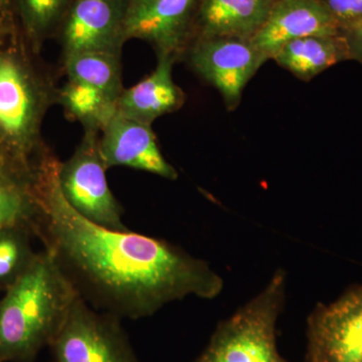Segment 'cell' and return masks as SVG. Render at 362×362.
Returning <instances> with one entry per match:
<instances>
[{"label": "cell", "instance_id": "cell-1", "mask_svg": "<svg viewBox=\"0 0 362 362\" xmlns=\"http://www.w3.org/2000/svg\"><path fill=\"white\" fill-rule=\"evenodd\" d=\"M59 162L45 151L33 168L32 230L78 297L119 318L152 316L171 302L214 299L223 280L204 259L166 240L92 223L66 202Z\"/></svg>", "mask_w": 362, "mask_h": 362}, {"label": "cell", "instance_id": "cell-7", "mask_svg": "<svg viewBox=\"0 0 362 362\" xmlns=\"http://www.w3.org/2000/svg\"><path fill=\"white\" fill-rule=\"evenodd\" d=\"M306 335L307 362H362V285L316 305Z\"/></svg>", "mask_w": 362, "mask_h": 362}, {"label": "cell", "instance_id": "cell-25", "mask_svg": "<svg viewBox=\"0 0 362 362\" xmlns=\"http://www.w3.org/2000/svg\"><path fill=\"white\" fill-rule=\"evenodd\" d=\"M11 37H13V35L7 32L4 26L0 23V49L6 44V40L11 39Z\"/></svg>", "mask_w": 362, "mask_h": 362}, {"label": "cell", "instance_id": "cell-22", "mask_svg": "<svg viewBox=\"0 0 362 362\" xmlns=\"http://www.w3.org/2000/svg\"><path fill=\"white\" fill-rule=\"evenodd\" d=\"M33 173L21 165L0 145V181H32Z\"/></svg>", "mask_w": 362, "mask_h": 362}, {"label": "cell", "instance_id": "cell-17", "mask_svg": "<svg viewBox=\"0 0 362 362\" xmlns=\"http://www.w3.org/2000/svg\"><path fill=\"white\" fill-rule=\"evenodd\" d=\"M69 80L101 90L118 102L124 88L120 52H86L64 59Z\"/></svg>", "mask_w": 362, "mask_h": 362}, {"label": "cell", "instance_id": "cell-19", "mask_svg": "<svg viewBox=\"0 0 362 362\" xmlns=\"http://www.w3.org/2000/svg\"><path fill=\"white\" fill-rule=\"evenodd\" d=\"M32 228L25 225L0 228V291L6 292L30 268L37 258L30 238Z\"/></svg>", "mask_w": 362, "mask_h": 362}, {"label": "cell", "instance_id": "cell-16", "mask_svg": "<svg viewBox=\"0 0 362 362\" xmlns=\"http://www.w3.org/2000/svg\"><path fill=\"white\" fill-rule=\"evenodd\" d=\"M74 0H13L16 32L30 52L56 37Z\"/></svg>", "mask_w": 362, "mask_h": 362}, {"label": "cell", "instance_id": "cell-9", "mask_svg": "<svg viewBox=\"0 0 362 362\" xmlns=\"http://www.w3.org/2000/svg\"><path fill=\"white\" fill-rule=\"evenodd\" d=\"M201 0H129L125 20L126 40L148 42L157 56L175 59L194 39L195 14Z\"/></svg>", "mask_w": 362, "mask_h": 362}, {"label": "cell", "instance_id": "cell-15", "mask_svg": "<svg viewBox=\"0 0 362 362\" xmlns=\"http://www.w3.org/2000/svg\"><path fill=\"white\" fill-rule=\"evenodd\" d=\"M272 59L299 80L308 82L330 66L349 59V54L342 35H313L288 42Z\"/></svg>", "mask_w": 362, "mask_h": 362}, {"label": "cell", "instance_id": "cell-23", "mask_svg": "<svg viewBox=\"0 0 362 362\" xmlns=\"http://www.w3.org/2000/svg\"><path fill=\"white\" fill-rule=\"evenodd\" d=\"M341 35L346 42L349 59L362 63V20L345 28Z\"/></svg>", "mask_w": 362, "mask_h": 362}, {"label": "cell", "instance_id": "cell-3", "mask_svg": "<svg viewBox=\"0 0 362 362\" xmlns=\"http://www.w3.org/2000/svg\"><path fill=\"white\" fill-rule=\"evenodd\" d=\"M25 47L13 37L0 49V145L33 173L45 153L42 120L58 90L33 65Z\"/></svg>", "mask_w": 362, "mask_h": 362}, {"label": "cell", "instance_id": "cell-11", "mask_svg": "<svg viewBox=\"0 0 362 362\" xmlns=\"http://www.w3.org/2000/svg\"><path fill=\"white\" fill-rule=\"evenodd\" d=\"M99 148L107 169L126 166L176 180L178 173L162 154L151 125L116 113L100 132Z\"/></svg>", "mask_w": 362, "mask_h": 362}, {"label": "cell", "instance_id": "cell-21", "mask_svg": "<svg viewBox=\"0 0 362 362\" xmlns=\"http://www.w3.org/2000/svg\"><path fill=\"white\" fill-rule=\"evenodd\" d=\"M340 30L362 20V0H320Z\"/></svg>", "mask_w": 362, "mask_h": 362}, {"label": "cell", "instance_id": "cell-2", "mask_svg": "<svg viewBox=\"0 0 362 362\" xmlns=\"http://www.w3.org/2000/svg\"><path fill=\"white\" fill-rule=\"evenodd\" d=\"M78 295L47 251L0 300V362H37Z\"/></svg>", "mask_w": 362, "mask_h": 362}, {"label": "cell", "instance_id": "cell-5", "mask_svg": "<svg viewBox=\"0 0 362 362\" xmlns=\"http://www.w3.org/2000/svg\"><path fill=\"white\" fill-rule=\"evenodd\" d=\"M73 156L59 162V182L66 202L92 223L115 230H128L123 207L117 201L106 177L100 153L99 131L84 129Z\"/></svg>", "mask_w": 362, "mask_h": 362}, {"label": "cell", "instance_id": "cell-20", "mask_svg": "<svg viewBox=\"0 0 362 362\" xmlns=\"http://www.w3.org/2000/svg\"><path fill=\"white\" fill-rule=\"evenodd\" d=\"M35 214L32 181H0V228L18 225L32 228Z\"/></svg>", "mask_w": 362, "mask_h": 362}, {"label": "cell", "instance_id": "cell-24", "mask_svg": "<svg viewBox=\"0 0 362 362\" xmlns=\"http://www.w3.org/2000/svg\"><path fill=\"white\" fill-rule=\"evenodd\" d=\"M0 23L13 37L18 35L13 11V0H0Z\"/></svg>", "mask_w": 362, "mask_h": 362}, {"label": "cell", "instance_id": "cell-8", "mask_svg": "<svg viewBox=\"0 0 362 362\" xmlns=\"http://www.w3.org/2000/svg\"><path fill=\"white\" fill-rule=\"evenodd\" d=\"M187 52L194 70L221 93L230 111L239 106L245 87L268 61L251 40L233 37L195 39Z\"/></svg>", "mask_w": 362, "mask_h": 362}, {"label": "cell", "instance_id": "cell-13", "mask_svg": "<svg viewBox=\"0 0 362 362\" xmlns=\"http://www.w3.org/2000/svg\"><path fill=\"white\" fill-rule=\"evenodd\" d=\"M276 0H201L194 39L252 40L268 18Z\"/></svg>", "mask_w": 362, "mask_h": 362}, {"label": "cell", "instance_id": "cell-12", "mask_svg": "<svg viewBox=\"0 0 362 362\" xmlns=\"http://www.w3.org/2000/svg\"><path fill=\"white\" fill-rule=\"evenodd\" d=\"M340 35L339 25L320 0H276L265 23L251 40L267 59H272L292 40Z\"/></svg>", "mask_w": 362, "mask_h": 362}, {"label": "cell", "instance_id": "cell-14", "mask_svg": "<svg viewBox=\"0 0 362 362\" xmlns=\"http://www.w3.org/2000/svg\"><path fill=\"white\" fill-rule=\"evenodd\" d=\"M156 68L141 82L124 89L117 102V113L133 120L149 124L159 117L180 110L185 94L173 81V66L176 59L157 56Z\"/></svg>", "mask_w": 362, "mask_h": 362}, {"label": "cell", "instance_id": "cell-6", "mask_svg": "<svg viewBox=\"0 0 362 362\" xmlns=\"http://www.w3.org/2000/svg\"><path fill=\"white\" fill-rule=\"evenodd\" d=\"M119 317L78 296L52 341L57 362H138Z\"/></svg>", "mask_w": 362, "mask_h": 362}, {"label": "cell", "instance_id": "cell-10", "mask_svg": "<svg viewBox=\"0 0 362 362\" xmlns=\"http://www.w3.org/2000/svg\"><path fill=\"white\" fill-rule=\"evenodd\" d=\"M129 0H74L57 37L63 59L86 52H122Z\"/></svg>", "mask_w": 362, "mask_h": 362}, {"label": "cell", "instance_id": "cell-4", "mask_svg": "<svg viewBox=\"0 0 362 362\" xmlns=\"http://www.w3.org/2000/svg\"><path fill=\"white\" fill-rule=\"evenodd\" d=\"M286 278L284 271L275 272L263 291L221 321L194 362H289L279 352L276 337Z\"/></svg>", "mask_w": 362, "mask_h": 362}, {"label": "cell", "instance_id": "cell-18", "mask_svg": "<svg viewBox=\"0 0 362 362\" xmlns=\"http://www.w3.org/2000/svg\"><path fill=\"white\" fill-rule=\"evenodd\" d=\"M57 102L84 129L101 132L117 113V101L85 83L69 80L58 90Z\"/></svg>", "mask_w": 362, "mask_h": 362}]
</instances>
